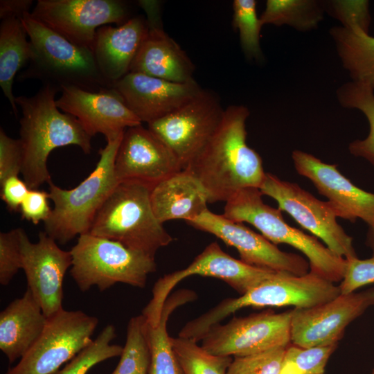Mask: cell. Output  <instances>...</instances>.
<instances>
[{"instance_id":"e575fe53","label":"cell","mask_w":374,"mask_h":374,"mask_svg":"<svg viewBox=\"0 0 374 374\" xmlns=\"http://www.w3.org/2000/svg\"><path fill=\"white\" fill-rule=\"evenodd\" d=\"M233 24L238 30L244 53L249 57L259 58L260 30L262 25L256 12L255 0H234Z\"/></svg>"},{"instance_id":"3957f363","label":"cell","mask_w":374,"mask_h":374,"mask_svg":"<svg viewBox=\"0 0 374 374\" xmlns=\"http://www.w3.org/2000/svg\"><path fill=\"white\" fill-rule=\"evenodd\" d=\"M31 45L32 55L19 81L36 79L59 91L76 87L89 91L111 89L100 73L91 49L77 46L33 18H21Z\"/></svg>"},{"instance_id":"7402d4cb","label":"cell","mask_w":374,"mask_h":374,"mask_svg":"<svg viewBox=\"0 0 374 374\" xmlns=\"http://www.w3.org/2000/svg\"><path fill=\"white\" fill-rule=\"evenodd\" d=\"M157 3L141 1L148 14V32L130 72L143 73L173 82L193 80L194 65L179 45L159 24Z\"/></svg>"},{"instance_id":"2e32d148","label":"cell","mask_w":374,"mask_h":374,"mask_svg":"<svg viewBox=\"0 0 374 374\" xmlns=\"http://www.w3.org/2000/svg\"><path fill=\"white\" fill-rule=\"evenodd\" d=\"M193 227L211 233L229 246L235 247L240 260L252 266L297 276L308 273L309 263L302 256L280 251L262 235L208 209L186 222Z\"/></svg>"},{"instance_id":"8992f818","label":"cell","mask_w":374,"mask_h":374,"mask_svg":"<svg viewBox=\"0 0 374 374\" xmlns=\"http://www.w3.org/2000/svg\"><path fill=\"white\" fill-rule=\"evenodd\" d=\"M123 134L100 149L94 170L79 185L66 190L53 181L48 184L54 206L44 222V231L57 242L64 244L89 232L99 209L119 183L114 164Z\"/></svg>"},{"instance_id":"8d00e7d4","label":"cell","mask_w":374,"mask_h":374,"mask_svg":"<svg viewBox=\"0 0 374 374\" xmlns=\"http://www.w3.org/2000/svg\"><path fill=\"white\" fill-rule=\"evenodd\" d=\"M325 10L353 31L368 33L371 25L369 1L367 0H337L324 3Z\"/></svg>"},{"instance_id":"5bb4252c","label":"cell","mask_w":374,"mask_h":374,"mask_svg":"<svg viewBox=\"0 0 374 374\" xmlns=\"http://www.w3.org/2000/svg\"><path fill=\"white\" fill-rule=\"evenodd\" d=\"M292 311H264L243 317H234L225 324L211 327L202 338V346L217 355L244 356L291 342Z\"/></svg>"},{"instance_id":"ee69618b","label":"cell","mask_w":374,"mask_h":374,"mask_svg":"<svg viewBox=\"0 0 374 374\" xmlns=\"http://www.w3.org/2000/svg\"><path fill=\"white\" fill-rule=\"evenodd\" d=\"M372 374H374V369H373V373H372Z\"/></svg>"},{"instance_id":"44dd1931","label":"cell","mask_w":374,"mask_h":374,"mask_svg":"<svg viewBox=\"0 0 374 374\" xmlns=\"http://www.w3.org/2000/svg\"><path fill=\"white\" fill-rule=\"evenodd\" d=\"M112 88L141 122L147 123L170 114L202 89L194 79L179 83L134 72Z\"/></svg>"},{"instance_id":"d6986e66","label":"cell","mask_w":374,"mask_h":374,"mask_svg":"<svg viewBox=\"0 0 374 374\" xmlns=\"http://www.w3.org/2000/svg\"><path fill=\"white\" fill-rule=\"evenodd\" d=\"M56 105L76 118L90 136L103 134L107 141L142 123L112 87L100 91L66 87Z\"/></svg>"},{"instance_id":"ac0fdd59","label":"cell","mask_w":374,"mask_h":374,"mask_svg":"<svg viewBox=\"0 0 374 374\" xmlns=\"http://www.w3.org/2000/svg\"><path fill=\"white\" fill-rule=\"evenodd\" d=\"M114 168L118 182L138 181L152 187L182 170L170 148L142 125L125 130Z\"/></svg>"},{"instance_id":"7bdbcfd3","label":"cell","mask_w":374,"mask_h":374,"mask_svg":"<svg viewBox=\"0 0 374 374\" xmlns=\"http://www.w3.org/2000/svg\"><path fill=\"white\" fill-rule=\"evenodd\" d=\"M366 244L372 250L373 256L374 257V224L368 226Z\"/></svg>"},{"instance_id":"277c9868","label":"cell","mask_w":374,"mask_h":374,"mask_svg":"<svg viewBox=\"0 0 374 374\" xmlns=\"http://www.w3.org/2000/svg\"><path fill=\"white\" fill-rule=\"evenodd\" d=\"M152 188L138 181L119 182L99 209L89 233L154 258L172 238L154 215Z\"/></svg>"},{"instance_id":"d590c367","label":"cell","mask_w":374,"mask_h":374,"mask_svg":"<svg viewBox=\"0 0 374 374\" xmlns=\"http://www.w3.org/2000/svg\"><path fill=\"white\" fill-rule=\"evenodd\" d=\"M287 346L233 357L226 374H279Z\"/></svg>"},{"instance_id":"484cf974","label":"cell","mask_w":374,"mask_h":374,"mask_svg":"<svg viewBox=\"0 0 374 374\" xmlns=\"http://www.w3.org/2000/svg\"><path fill=\"white\" fill-rule=\"evenodd\" d=\"M21 18L8 17L0 25V86L8 100L14 114L17 116L15 97L12 93L14 78L29 62L32 50Z\"/></svg>"},{"instance_id":"f546056e","label":"cell","mask_w":374,"mask_h":374,"mask_svg":"<svg viewBox=\"0 0 374 374\" xmlns=\"http://www.w3.org/2000/svg\"><path fill=\"white\" fill-rule=\"evenodd\" d=\"M337 98L344 108L359 109L366 117L370 128L367 137L352 141L348 150L353 155L362 157L374 166V90L350 81L338 88Z\"/></svg>"},{"instance_id":"7a4b0ae2","label":"cell","mask_w":374,"mask_h":374,"mask_svg":"<svg viewBox=\"0 0 374 374\" xmlns=\"http://www.w3.org/2000/svg\"><path fill=\"white\" fill-rule=\"evenodd\" d=\"M57 92L51 86H42L32 96L15 97L22 112L19 121L23 150L21 173L30 189L52 182L47 160L54 149L73 145L85 154H89L92 149V136L78 120L59 110L55 100Z\"/></svg>"},{"instance_id":"4fadbf2b","label":"cell","mask_w":374,"mask_h":374,"mask_svg":"<svg viewBox=\"0 0 374 374\" xmlns=\"http://www.w3.org/2000/svg\"><path fill=\"white\" fill-rule=\"evenodd\" d=\"M224 112L214 93L202 89L178 109L148 123V129L170 148L184 170L212 136Z\"/></svg>"},{"instance_id":"9a60e30c","label":"cell","mask_w":374,"mask_h":374,"mask_svg":"<svg viewBox=\"0 0 374 374\" xmlns=\"http://www.w3.org/2000/svg\"><path fill=\"white\" fill-rule=\"evenodd\" d=\"M372 305L374 288L340 294L314 307L294 308L291 342L304 348L338 344L347 326Z\"/></svg>"},{"instance_id":"ba28073f","label":"cell","mask_w":374,"mask_h":374,"mask_svg":"<svg viewBox=\"0 0 374 374\" xmlns=\"http://www.w3.org/2000/svg\"><path fill=\"white\" fill-rule=\"evenodd\" d=\"M70 251V274L82 292L93 286L104 291L118 283L143 288L156 271L154 257L89 233L80 235Z\"/></svg>"},{"instance_id":"b9f144b4","label":"cell","mask_w":374,"mask_h":374,"mask_svg":"<svg viewBox=\"0 0 374 374\" xmlns=\"http://www.w3.org/2000/svg\"><path fill=\"white\" fill-rule=\"evenodd\" d=\"M33 2L32 0H1L0 17L1 19L10 16L21 18L29 12Z\"/></svg>"},{"instance_id":"52a82bcc","label":"cell","mask_w":374,"mask_h":374,"mask_svg":"<svg viewBox=\"0 0 374 374\" xmlns=\"http://www.w3.org/2000/svg\"><path fill=\"white\" fill-rule=\"evenodd\" d=\"M259 188H246L226 202L223 215L237 222H247L274 244H287L302 252L309 260L310 272L332 283L341 282L346 259L331 251L314 235L290 226L282 211L265 204Z\"/></svg>"},{"instance_id":"ffe728a7","label":"cell","mask_w":374,"mask_h":374,"mask_svg":"<svg viewBox=\"0 0 374 374\" xmlns=\"http://www.w3.org/2000/svg\"><path fill=\"white\" fill-rule=\"evenodd\" d=\"M292 158L297 172L309 179L319 194L326 197L337 216L355 222L358 218L368 226L374 224V193L353 184L337 169L314 156L294 150Z\"/></svg>"},{"instance_id":"5b68a950","label":"cell","mask_w":374,"mask_h":374,"mask_svg":"<svg viewBox=\"0 0 374 374\" xmlns=\"http://www.w3.org/2000/svg\"><path fill=\"white\" fill-rule=\"evenodd\" d=\"M340 294L339 285L310 271L302 276L278 272L240 296L224 299L190 321L180 330L179 336L200 341L211 327L244 308H307L328 302Z\"/></svg>"},{"instance_id":"4316f807","label":"cell","mask_w":374,"mask_h":374,"mask_svg":"<svg viewBox=\"0 0 374 374\" xmlns=\"http://www.w3.org/2000/svg\"><path fill=\"white\" fill-rule=\"evenodd\" d=\"M338 56L352 81L374 90V37L342 26L330 30Z\"/></svg>"},{"instance_id":"8fae6325","label":"cell","mask_w":374,"mask_h":374,"mask_svg":"<svg viewBox=\"0 0 374 374\" xmlns=\"http://www.w3.org/2000/svg\"><path fill=\"white\" fill-rule=\"evenodd\" d=\"M278 272L248 265L225 253L216 242L208 244L185 269L160 278L152 290V298L142 314L156 323L172 290L183 279L193 275L222 280L239 294H244Z\"/></svg>"},{"instance_id":"f35d334b","label":"cell","mask_w":374,"mask_h":374,"mask_svg":"<svg viewBox=\"0 0 374 374\" xmlns=\"http://www.w3.org/2000/svg\"><path fill=\"white\" fill-rule=\"evenodd\" d=\"M23 150L19 139L8 136L0 130V184L10 177L21 172Z\"/></svg>"},{"instance_id":"ab89813d","label":"cell","mask_w":374,"mask_h":374,"mask_svg":"<svg viewBox=\"0 0 374 374\" xmlns=\"http://www.w3.org/2000/svg\"><path fill=\"white\" fill-rule=\"evenodd\" d=\"M49 199V193L38 189H30L19 208L21 218L34 224H37L41 221L44 222L48 219L52 211Z\"/></svg>"},{"instance_id":"83f0119b","label":"cell","mask_w":374,"mask_h":374,"mask_svg":"<svg viewBox=\"0 0 374 374\" xmlns=\"http://www.w3.org/2000/svg\"><path fill=\"white\" fill-rule=\"evenodd\" d=\"M193 293L177 292L167 299L160 319L156 324L148 321L150 363L148 374H183L167 331V321L172 312L181 305L192 301Z\"/></svg>"},{"instance_id":"30bf717a","label":"cell","mask_w":374,"mask_h":374,"mask_svg":"<svg viewBox=\"0 0 374 374\" xmlns=\"http://www.w3.org/2000/svg\"><path fill=\"white\" fill-rule=\"evenodd\" d=\"M262 195L275 199L278 208L287 212L302 228L320 238L336 255L357 258L353 238L337 223V213L328 201H321L298 184L266 173L259 188Z\"/></svg>"},{"instance_id":"7c38bea8","label":"cell","mask_w":374,"mask_h":374,"mask_svg":"<svg viewBox=\"0 0 374 374\" xmlns=\"http://www.w3.org/2000/svg\"><path fill=\"white\" fill-rule=\"evenodd\" d=\"M32 17L73 44L92 51L98 28L130 19L118 0H38Z\"/></svg>"},{"instance_id":"f1b7e54d","label":"cell","mask_w":374,"mask_h":374,"mask_svg":"<svg viewBox=\"0 0 374 374\" xmlns=\"http://www.w3.org/2000/svg\"><path fill=\"white\" fill-rule=\"evenodd\" d=\"M324 3L314 0H267L261 24L287 25L300 31L315 28L322 20Z\"/></svg>"},{"instance_id":"d4e9b609","label":"cell","mask_w":374,"mask_h":374,"mask_svg":"<svg viewBox=\"0 0 374 374\" xmlns=\"http://www.w3.org/2000/svg\"><path fill=\"white\" fill-rule=\"evenodd\" d=\"M150 201L154 215L163 224L172 220H194L208 209V197L200 182L182 170L155 185Z\"/></svg>"},{"instance_id":"d6a6232c","label":"cell","mask_w":374,"mask_h":374,"mask_svg":"<svg viewBox=\"0 0 374 374\" xmlns=\"http://www.w3.org/2000/svg\"><path fill=\"white\" fill-rule=\"evenodd\" d=\"M113 325L106 326L96 339L80 351L62 368L53 374H87L95 365L106 359L121 356L123 348L112 344L116 337Z\"/></svg>"},{"instance_id":"9c48e42d","label":"cell","mask_w":374,"mask_h":374,"mask_svg":"<svg viewBox=\"0 0 374 374\" xmlns=\"http://www.w3.org/2000/svg\"><path fill=\"white\" fill-rule=\"evenodd\" d=\"M98 319L80 310H62L48 318L39 338L5 374H53L91 341Z\"/></svg>"},{"instance_id":"74e56055","label":"cell","mask_w":374,"mask_h":374,"mask_svg":"<svg viewBox=\"0 0 374 374\" xmlns=\"http://www.w3.org/2000/svg\"><path fill=\"white\" fill-rule=\"evenodd\" d=\"M21 228L0 233V283L7 285L22 269Z\"/></svg>"},{"instance_id":"836d02e7","label":"cell","mask_w":374,"mask_h":374,"mask_svg":"<svg viewBox=\"0 0 374 374\" xmlns=\"http://www.w3.org/2000/svg\"><path fill=\"white\" fill-rule=\"evenodd\" d=\"M337 344L304 348L287 346L279 374H323Z\"/></svg>"},{"instance_id":"4dcf8cb0","label":"cell","mask_w":374,"mask_h":374,"mask_svg":"<svg viewBox=\"0 0 374 374\" xmlns=\"http://www.w3.org/2000/svg\"><path fill=\"white\" fill-rule=\"evenodd\" d=\"M150 363L148 323L141 314L133 317L129 321L125 345L112 374H148Z\"/></svg>"},{"instance_id":"60d3db41","label":"cell","mask_w":374,"mask_h":374,"mask_svg":"<svg viewBox=\"0 0 374 374\" xmlns=\"http://www.w3.org/2000/svg\"><path fill=\"white\" fill-rule=\"evenodd\" d=\"M1 185V198L11 212L19 211L21 203L30 188L18 176L7 178Z\"/></svg>"},{"instance_id":"6da1fadb","label":"cell","mask_w":374,"mask_h":374,"mask_svg":"<svg viewBox=\"0 0 374 374\" xmlns=\"http://www.w3.org/2000/svg\"><path fill=\"white\" fill-rule=\"evenodd\" d=\"M248 108H226L216 130L184 169L202 185L208 203L226 202L239 190L259 188L265 172L260 156L246 141Z\"/></svg>"},{"instance_id":"1f68e13d","label":"cell","mask_w":374,"mask_h":374,"mask_svg":"<svg viewBox=\"0 0 374 374\" xmlns=\"http://www.w3.org/2000/svg\"><path fill=\"white\" fill-rule=\"evenodd\" d=\"M183 374H226L231 356L212 354L188 338L170 337Z\"/></svg>"},{"instance_id":"cb8c5ba5","label":"cell","mask_w":374,"mask_h":374,"mask_svg":"<svg viewBox=\"0 0 374 374\" xmlns=\"http://www.w3.org/2000/svg\"><path fill=\"white\" fill-rule=\"evenodd\" d=\"M48 318L29 289L0 313V350L10 363L21 359L43 332Z\"/></svg>"},{"instance_id":"e0dca14e","label":"cell","mask_w":374,"mask_h":374,"mask_svg":"<svg viewBox=\"0 0 374 374\" xmlns=\"http://www.w3.org/2000/svg\"><path fill=\"white\" fill-rule=\"evenodd\" d=\"M57 243L45 231H40L38 242L33 243L21 230L22 269L27 288L47 318L63 310V280L73 262L71 251L61 249Z\"/></svg>"},{"instance_id":"603a6c76","label":"cell","mask_w":374,"mask_h":374,"mask_svg":"<svg viewBox=\"0 0 374 374\" xmlns=\"http://www.w3.org/2000/svg\"><path fill=\"white\" fill-rule=\"evenodd\" d=\"M148 32L143 16L131 17L121 26L98 28L92 51L100 73L112 85L130 72Z\"/></svg>"}]
</instances>
